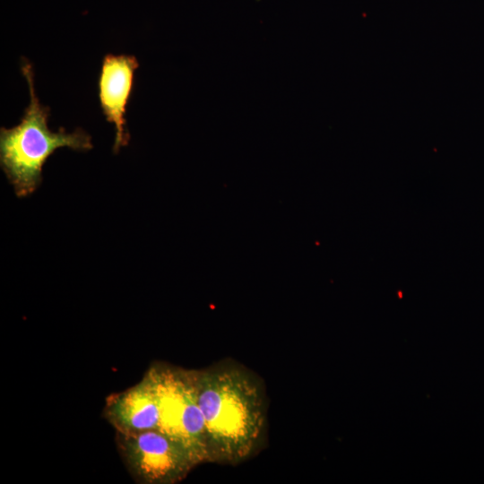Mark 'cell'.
<instances>
[{"label":"cell","instance_id":"obj_1","mask_svg":"<svg viewBox=\"0 0 484 484\" xmlns=\"http://www.w3.org/2000/svg\"><path fill=\"white\" fill-rule=\"evenodd\" d=\"M210 462L238 464L256 449L265 425L261 386L239 367L195 370Z\"/></svg>","mask_w":484,"mask_h":484},{"label":"cell","instance_id":"obj_2","mask_svg":"<svg viewBox=\"0 0 484 484\" xmlns=\"http://www.w3.org/2000/svg\"><path fill=\"white\" fill-rule=\"evenodd\" d=\"M21 70L30 91V103L20 124L0 128V164L18 197L32 194L42 179V168L48 157L62 147L75 151L92 148L91 137L81 128L67 133L61 127L49 130L50 109L43 106L34 89V73L30 63L22 58Z\"/></svg>","mask_w":484,"mask_h":484},{"label":"cell","instance_id":"obj_3","mask_svg":"<svg viewBox=\"0 0 484 484\" xmlns=\"http://www.w3.org/2000/svg\"><path fill=\"white\" fill-rule=\"evenodd\" d=\"M149 368L158 395V429L183 447L196 466L209 462L204 420L197 399L195 370L158 362Z\"/></svg>","mask_w":484,"mask_h":484},{"label":"cell","instance_id":"obj_4","mask_svg":"<svg viewBox=\"0 0 484 484\" xmlns=\"http://www.w3.org/2000/svg\"><path fill=\"white\" fill-rule=\"evenodd\" d=\"M116 445L127 471L139 484H175L196 466L183 447L159 429L116 432Z\"/></svg>","mask_w":484,"mask_h":484},{"label":"cell","instance_id":"obj_5","mask_svg":"<svg viewBox=\"0 0 484 484\" xmlns=\"http://www.w3.org/2000/svg\"><path fill=\"white\" fill-rule=\"evenodd\" d=\"M138 67L134 56L108 54L102 59L98 80L99 100L106 120L113 123L116 128L115 153L126 146L130 139L125 113Z\"/></svg>","mask_w":484,"mask_h":484},{"label":"cell","instance_id":"obj_6","mask_svg":"<svg viewBox=\"0 0 484 484\" xmlns=\"http://www.w3.org/2000/svg\"><path fill=\"white\" fill-rule=\"evenodd\" d=\"M103 416L119 433L158 429L159 402L150 368L138 383L124 391L110 393L106 398Z\"/></svg>","mask_w":484,"mask_h":484}]
</instances>
